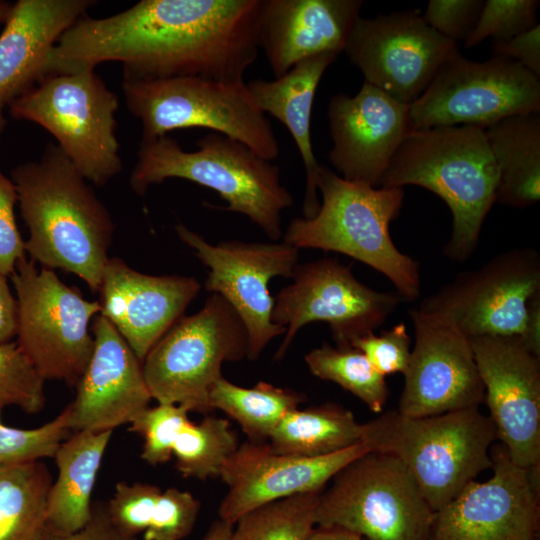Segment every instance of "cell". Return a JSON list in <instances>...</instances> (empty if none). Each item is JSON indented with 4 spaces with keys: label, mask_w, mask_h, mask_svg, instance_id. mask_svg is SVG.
<instances>
[{
    "label": "cell",
    "mask_w": 540,
    "mask_h": 540,
    "mask_svg": "<svg viewBox=\"0 0 540 540\" xmlns=\"http://www.w3.org/2000/svg\"><path fill=\"white\" fill-rule=\"evenodd\" d=\"M262 5L263 0H141L106 18L85 15L58 39L45 74L115 61L124 79L244 82L258 56Z\"/></svg>",
    "instance_id": "cell-1"
},
{
    "label": "cell",
    "mask_w": 540,
    "mask_h": 540,
    "mask_svg": "<svg viewBox=\"0 0 540 540\" xmlns=\"http://www.w3.org/2000/svg\"><path fill=\"white\" fill-rule=\"evenodd\" d=\"M28 228L25 251L47 269L73 273L97 292L109 259L114 224L109 211L56 144L38 161L10 174Z\"/></svg>",
    "instance_id": "cell-2"
},
{
    "label": "cell",
    "mask_w": 540,
    "mask_h": 540,
    "mask_svg": "<svg viewBox=\"0 0 540 540\" xmlns=\"http://www.w3.org/2000/svg\"><path fill=\"white\" fill-rule=\"evenodd\" d=\"M417 185L444 200L453 217L445 254L465 262L496 202L498 170L484 128L470 125L412 130L394 154L379 187Z\"/></svg>",
    "instance_id": "cell-3"
},
{
    "label": "cell",
    "mask_w": 540,
    "mask_h": 540,
    "mask_svg": "<svg viewBox=\"0 0 540 540\" xmlns=\"http://www.w3.org/2000/svg\"><path fill=\"white\" fill-rule=\"evenodd\" d=\"M187 152L169 135L141 140L131 171L132 191L143 196L151 185L169 178L195 182L216 191L224 210L248 217L271 240L282 236V212L293 197L281 183L280 169L244 143L216 132L196 141Z\"/></svg>",
    "instance_id": "cell-4"
},
{
    "label": "cell",
    "mask_w": 540,
    "mask_h": 540,
    "mask_svg": "<svg viewBox=\"0 0 540 540\" xmlns=\"http://www.w3.org/2000/svg\"><path fill=\"white\" fill-rule=\"evenodd\" d=\"M317 189L322 195L317 213L292 219L284 242L345 254L385 275L403 299L418 298L419 264L397 249L389 231L403 204V188L348 181L320 165Z\"/></svg>",
    "instance_id": "cell-5"
},
{
    "label": "cell",
    "mask_w": 540,
    "mask_h": 540,
    "mask_svg": "<svg viewBox=\"0 0 540 540\" xmlns=\"http://www.w3.org/2000/svg\"><path fill=\"white\" fill-rule=\"evenodd\" d=\"M494 425L479 406L412 417L397 410L362 423L361 442L399 459L434 512L491 468Z\"/></svg>",
    "instance_id": "cell-6"
},
{
    "label": "cell",
    "mask_w": 540,
    "mask_h": 540,
    "mask_svg": "<svg viewBox=\"0 0 540 540\" xmlns=\"http://www.w3.org/2000/svg\"><path fill=\"white\" fill-rule=\"evenodd\" d=\"M122 90L128 110L142 124L143 141L199 127L240 141L266 160L280 154L272 125L245 82L195 76L123 79Z\"/></svg>",
    "instance_id": "cell-7"
},
{
    "label": "cell",
    "mask_w": 540,
    "mask_h": 540,
    "mask_svg": "<svg viewBox=\"0 0 540 540\" xmlns=\"http://www.w3.org/2000/svg\"><path fill=\"white\" fill-rule=\"evenodd\" d=\"M118 96L94 69L51 74L15 99L9 114L47 130L80 174L103 186L122 170Z\"/></svg>",
    "instance_id": "cell-8"
},
{
    "label": "cell",
    "mask_w": 540,
    "mask_h": 540,
    "mask_svg": "<svg viewBox=\"0 0 540 540\" xmlns=\"http://www.w3.org/2000/svg\"><path fill=\"white\" fill-rule=\"evenodd\" d=\"M434 516L402 462L369 451L343 467L320 493L315 523L364 540H429Z\"/></svg>",
    "instance_id": "cell-9"
},
{
    "label": "cell",
    "mask_w": 540,
    "mask_h": 540,
    "mask_svg": "<svg viewBox=\"0 0 540 540\" xmlns=\"http://www.w3.org/2000/svg\"><path fill=\"white\" fill-rule=\"evenodd\" d=\"M248 336L234 309L212 293L193 315L180 318L142 362L152 399L208 413L224 362L247 358Z\"/></svg>",
    "instance_id": "cell-10"
},
{
    "label": "cell",
    "mask_w": 540,
    "mask_h": 540,
    "mask_svg": "<svg viewBox=\"0 0 540 540\" xmlns=\"http://www.w3.org/2000/svg\"><path fill=\"white\" fill-rule=\"evenodd\" d=\"M18 308L17 344L44 380L75 387L91 358V320L99 301L83 297L63 283L54 270L36 268L27 257L10 275Z\"/></svg>",
    "instance_id": "cell-11"
},
{
    "label": "cell",
    "mask_w": 540,
    "mask_h": 540,
    "mask_svg": "<svg viewBox=\"0 0 540 540\" xmlns=\"http://www.w3.org/2000/svg\"><path fill=\"white\" fill-rule=\"evenodd\" d=\"M540 111V81L520 63L493 56L478 62L456 53L410 105L413 130L470 125Z\"/></svg>",
    "instance_id": "cell-12"
},
{
    "label": "cell",
    "mask_w": 540,
    "mask_h": 540,
    "mask_svg": "<svg viewBox=\"0 0 540 540\" xmlns=\"http://www.w3.org/2000/svg\"><path fill=\"white\" fill-rule=\"evenodd\" d=\"M291 278L273 297L272 321L285 328L275 360L283 359L298 331L315 321L328 323L336 347H351L381 326L402 299L397 292L366 286L337 258L297 264Z\"/></svg>",
    "instance_id": "cell-13"
},
{
    "label": "cell",
    "mask_w": 540,
    "mask_h": 540,
    "mask_svg": "<svg viewBox=\"0 0 540 540\" xmlns=\"http://www.w3.org/2000/svg\"><path fill=\"white\" fill-rule=\"evenodd\" d=\"M539 292L538 252L514 248L460 273L418 308L448 321L468 338L521 337L528 302Z\"/></svg>",
    "instance_id": "cell-14"
},
{
    "label": "cell",
    "mask_w": 540,
    "mask_h": 540,
    "mask_svg": "<svg viewBox=\"0 0 540 540\" xmlns=\"http://www.w3.org/2000/svg\"><path fill=\"white\" fill-rule=\"evenodd\" d=\"M175 231L209 268L205 290L220 295L237 313L248 336L247 358L256 360L271 340L285 333L272 321L274 298L268 286L275 277L291 278L299 249L284 241L232 240L214 245L182 223Z\"/></svg>",
    "instance_id": "cell-15"
},
{
    "label": "cell",
    "mask_w": 540,
    "mask_h": 540,
    "mask_svg": "<svg viewBox=\"0 0 540 540\" xmlns=\"http://www.w3.org/2000/svg\"><path fill=\"white\" fill-rule=\"evenodd\" d=\"M344 51L365 82L408 105L459 52L457 43L431 28L415 11L359 17Z\"/></svg>",
    "instance_id": "cell-16"
},
{
    "label": "cell",
    "mask_w": 540,
    "mask_h": 540,
    "mask_svg": "<svg viewBox=\"0 0 540 540\" xmlns=\"http://www.w3.org/2000/svg\"><path fill=\"white\" fill-rule=\"evenodd\" d=\"M492 476L470 482L435 512L429 540H535L539 526V469L515 464L498 444Z\"/></svg>",
    "instance_id": "cell-17"
},
{
    "label": "cell",
    "mask_w": 540,
    "mask_h": 540,
    "mask_svg": "<svg viewBox=\"0 0 540 540\" xmlns=\"http://www.w3.org/2000/svg\"><path fill=\"white\" fill-rule=\"evenodd\" d=\"M496 437L512 461L540 466V357L517 336L469 338Z\"/></svg>",
    "instance_id": "cell-18"
},
{
    "label": "cell",
    "mask_w": 540,
    "mask_h": 540,
    "mask_svg": "<svg viewBox=\"0 0 540 540\" xmlns=\"http://www.w3.org/2000/svg\"><path fill=\"white\" fill-rule=\"evenodd\" d=\"M415 344L397 411L424 417L479 406L484 386L470 340L448 321L410 311Z\"/></svg>",
    "instance_id": "cell-19"
},
{
    "label": "cell",
    "mask_w": 540,
    "mask_h": 540,
    "mask_svg": "<svg viewBox=\"0 0 540 540\" xmlns=\"http://www.w3.org/2000/svg\"><path fill=\"white\" fill-rule=\"evenodd\" d=\"M410 105L364 82L355 96L334 95L327 116L328 158L348 181L379 187L397 149L413 130Z\"/></svg>",
    "instance_id": "cell-20"
},
{
    "label": "cell",
    "mask_w": 540,
    "mask_h": 540,
    "mask_svg": "<svg viewBox=\"0 0 540 540\" xmlns=\"http://www.w3.org/2000/svg\"><path fill=\"white\" fill-rule=\"evenodd\" d=\"M369 452L362 443L319 456L299 457L274 452L267 442L246 441L225 463L219 478L228 486L219 519L234 525L247 512L294 495L322 492L354 459Z\"/></svg>",
    "instance_id": "cell-21"
},
{
    "label": "cell",
    "mask_w": 540,
    "mask_h": 540,
    "mask_svg": "<svg viewBox=\"0 0 540 540\" xmlns=\"http://www.w3.org/2000/svg\"><path fill=\"white\" fill-rule=\"evenodd\" d=\"M94 347L79 379L75 398L64 409L71 431H113L130 424L152 400L142 362L115 327L94 317Z\"/></svg>",
    "instance_id": "cell-22"
},
{
    "label": "cell",
    "mask_w": 540,
    "mask_h": 540,
    "mask_svg": "<svg viewBox=\"0 0 540 540\" xmlns=\"http://www.w3.org/2000/svg\"><path fill=\"white\" fill-rule=\"evenodd\" d=\"M200 289L194 277L144 274L112 257L98 289L100 314L143 362L151 348L183 317Z\"/></svg>",
    "instance_id": "cell-23"
},
{
    "label": "cell",
    "mask_w": 540,
    "mask_h": 540,
    "mask_svg": "<svg viewBox=\"0 0 540 540\" xmlns=\"http://www.w3.org/2000/svg\"><path fill=\"white\" fill-rule=\"evenodd\" d=\"M362 5L360 0H263L259 48L275 78L309 57L344 51Z\"/></svg>",
    "instance_id": "cell-24"
},
{
    "label": "cell",
    "mask_w": 540,
    "mask_h": 540,
    "mask_svg": "<svg viewBox=\"0 0 540 540\" xmlns=\"http://www.w3.org/2000/svg\"><path fill=\"white\" fill-rule=\"evenodd\" d=\"M91 0H19L0 34V115L45 77L61 35L94 4Z\"/></svg>",
    "instance_id": "cell-25"
},
{
    "label": "cell",
    "mask_w": 540,
    "mask_h": 540,
    "mask_svg": "<svg viewBox=\"0 0 540 540\" xmlns=\"http://www.w3.org/2000/svg\"><path fill=\"white\" fill-rule=\"evenodd\" d=\"M337 56L335 53L315 55L297 63L286 74L274 80L246 83L258 109L279 120L288 129L298 148L306 174L304 218L313 217L320 207L317 195L320 164L315 158L311 142L314 96L322 75Z\"/></svg>",
    "instance_id": "cell-26"
},
{
    "label": "cell",
    "mask_w": 540,
    "mask_h": 540,
    "mask_svg": "<svg viewBox=\"0 0 540 540\" xmlns=\"http://www.w3.org/2000/svg\"><path fill=\"white\" fill-rule=\"evenodd\" d=\"M113 431H76L54 454L57 477L47 499L49 534L65 535L83 528L93 512L92 493Z\"/></svg>",
    "instance_id": "cell-27"
},
{
    "label": "cell",
    "mask_w": 540,
    "mask_h": 540,
    "mask_svg": "<svg viewBox=\"0 0 540 540\" xmlns=\"http://www.w3.org/2000/svg\"><path fill=\"white\" fill-rule=\"evenodd\" d=\"M498 170L496 202L524 208L540 198V115L517 114L484 129Z\"/></svg>",
    "instance_id": "cell-28"
},
{
    "label": "cell",
    "mask_w": 540,
    "mask_h": 540,
    "mask_svg": "<svg viewBox=\"0 0 540 540\" xmlns=\"http://www.w3.org/2000/svg\"><path fill=\"white\" fill-rule=\"evenodd\" d=\"M362 423L336 403L293 409L278 422L267 443L279 454L319 457L361 442Z\"/></svg>",
    "instance_id": "cell-29"
},
{
    "label": "cell",
    "mask_w": 540,
    "mask_h": 540,
    "mask_svg": "<svg viewBox=\"0 0 540 540\" xmlns=\"http://www.w3.org/2000/svg\"><path fill=\"white\" fill-rule=\"evenodd\" d=\"M52 477L41 461L0 467V540H46Z\"/></svg>",
    "instance_id": "cell-30"
},
{
    "label": "cell",
    "mask_w": 540,
    "mask_h": 540,
    "mask_svg": "<svg viewBox=\"0 0 540 540\" xmlns=\"http://www.w3.org/2000/svg\"><path fill=\"white\" fill-rule=\"evenodd\" d=\"M306 401L303 393L260 381L254 387L238 386L223 376L209 394L210 410L218 409L235 420L248 441L267 442L270 434L289 411Z\"/></svg>",
    "instance_id": "cell-31"
},
{
    "label": "cell",
    "mask_w": 540,
    "mask_h": 540,
    "mask_svg": "<svg viewBox=\"0 0 540 540\" xmlns=\"http://www.w3.org/2000/svg\"><path fill=\"white\" fill-rule=\"evenodd\" d=\"M239 445L227 419L206 415L199 422L185 423L174 443L172 456L183 477L206 480L220 476Z\"/></svg>",
    "instance_id": "cell-32"
},
{
    "label": "cell",
    "mask_w": 540,
    "mask_h": 540,
    "mask_svg": "<svg viewBox=\"0 0 540 540\" xmlns=\"http://www.w3.org/2000/svg\"><path fill=\"white\" fill-rule=\"evenodd\" d=\"M305 363L315 377L331 381L360 399L372 412L382 413L388 398L385 376L353 347H333L324 342L309 351Z\"/></svg>",
    "instance_id": "cell-33"
},
{
    "label": "cell",
    "mask_w": 540,
    "mask_h": 540,
    "mask_svg": "<svg viewBox=\"0 0 540 540\" xmlns=\"http://www.w3.org/2000/svg\"><path fill=\"white\" fill-rule=\"evenodd\" d=\"M320 493L294 495L247 512L233 525L230 540H306L316 526Z\"/></svg>",
    "instance_id": "cell-34"
},
{
    "label": "cell",
    "mask_w": 540,
    "mask_h": 540,
    "mask_svg": "<svg viewBox=\"0 0 540 540\" xmlns=\"http://www.w3.org/2000/svg\"><path fill=\"white\" fill-rule=\"evenodd\" d=\"M45 380L16 341L0 343V410L16 406L29 414L46 402Z\"/></svg>",
    "instance_id": "cell-35"
},
{
    "label": "cell",
    "mask_w": 540,
    "mask_h": 540,
    "mask_svg": "<svg viewBox=\"0 0 540 540\" xmlns=\"http://www.w3.org/2000/svg\"><path fill=\"white\" fill-rule=\"evenodd\" d=\"M0 410V467L54 457L59 445L70 435L67 412L31 429L3 423Z\"/></svg>",
    "instance_id": "cell-36"
},
{
    "label": "cell",
    "mask_w": 540,
    "mask_h": 540,
    "mask_svg": "<svg viewBox=\"0 0 540 540\" xmlns=\"http://www.w3.org/2000/svg\"><path fill=\"white\" fill-rule=\"evenodd\" d=\"M189 410L183 406L158 403L140 412L129 424V430L143 438L141 458L156 466L167 463L174 443L185 423Z\"/></svg>",
    "instance_id": "cell-37"
},
{
    "label": "cell",
    "mask_w": 540,
    "mask_h": 540,
    "mask_svg": "<svg viewBox=\"0 0 540 540\" xmlns=\"http://www.w3.org/2000/svg\"><path fill=\"white\" fill-rule=\"evenodd\" d=\"M538 0H487L484 1L477 23L465 40L470 48L488 37L493 41H507L531 30L536 25Z\"/></svg>",
    "instance_id": "cell-38"
},
{
    "label": "cell",
    "mask_w": 540,
    "mask_h": 540,
    "mask_svg": "<svg viewBox=\"0 0 540 540\" xmlns=\"http://www.w3.org/2000/svg\"><path fill=\"white\" fill-rule=\"evenodd\" d=\"M161 492L158 486L149 483L118 482L106 504L112 524L122 533L138 537L149 527Z\"/></svg>",
    "instance_id": "cell-39"
},
{
    "label": "cell",
    "mask_w": 540,
    "mask_h": 540,
    "mask_svg": "<svg viewBox=\"0 0 540 540\" xmlns=\"http://www.w3.org/2000/svg\"><path fill=\"white\" fill-rule=\"evenodd\" d=\"M201 504L194 495L176 487L162 491L142 540H183L193 530Z\"/></svg>",
    "instance_id": "cell-40"
},
{
    "label": "cell",
    "mask_w": 540,
    "mask_h": 540,
    "mask_svg": "<svg viewBox=\"0 0 540 540\" xmlns=\"http://www.w3.org/2000/svg\"><path fill=\"white\" fill-rule=\"evenodd\" d=\"M411 339L405 324L375 335L374 332L357 338L351 347L361 351L371 365L383 376L406 372L411 355Z\"/></svg>",
    "instance_id": "cell-41"
},
{
    "label": "cell",
    "mask_w": 540,
    "mask_h": 540,
    "mask_svg": "<svg viewBox=\"0 0 540 540\" xmlns=\"http://www.w3.org/2000/svg\"><path fill=\"white\" fill-rule=\"evenodd\" d=\"M482 0H430L424 21L443 37L457 43L473 31L480 16Z\"/></svg>",
    "instance_id": "cell-42"
},
{
    "label": "cell",
    "mask_w": 540,
    "mask_h": 540,
    "mask_svg": "<svg viewBox=\"0 0 540 540\" xmlns=\"http://www.w3.org/2000/svg\"><path fill=\"white\" fill-rule=\"evenodd\" d=\"M0 115V137L5 126ZM17 192L14 183L0 168V273L9 277L17 262L26 257L25 241L18 230L15 218Z\"/></svg>",
    "instance_id": "cell-43"
},
{
    "label": "cell",
    "mask_w": 540,
    "mask_h": 540,
    "mask_svg": "<svg viewBox=\"0 0 540 540\" xmlns=\"http://www.w3.org/2000/svg\"><path fill=\"white\" fill-rule=\"evenodd\" d=\"M493 56L514 60L540 78V26L507 41H493Z\"/></svg>",
    "instance_id": "cell-44"
},
{
    "label": "cell",
    "mask_w": 540,
    "mask_h": 540,
    "mask_svg": "<svg viewBox=\"0 0 540 540\" xmlns=\"http://www.w3.org/2000/svg\"><path fill=\"white\" fill-rule=\"evenodd\" d=\"M46 540H141L119 531L111 522L106 505H93V512L89 522L80 530L65 534H49Z\"/></svg>",
    "instance_id": "cell-45"
},
{
    "label": "cell",
    "mask_w": 540,
    "mask_h": 540,
    "mask_svg": "<svg viewBox=\"0 0 540 540\" xmlns=\"http://www.w3.org/2000/svg\"><path fill=\"white\" fill-rule=\"evenodd\" d=\"M18 308L7 276L0 273V343L12 341L17 334Z\"/></svg>",
    "instance_id": "cell-46"
},
{
    "label": "cell",
    "mask_w": 540,
    "mask_h": 540,
    "mask_svg": "<svg viewBox=\"0 0 540 540\" xmlns=\"http://www.w3.org/2000/svg\"><path fill=\"white\" fill-rule=\"evenodd\" d=\"M520 339L531 352L540 357V292L533 295L528 302Z\"/></svg>",
    "instance_id": "cell-47"
},
{
    "label": "cell",
    "mask_w": 540,
    "mask_h": 540,
    "mask_svg": "<svg viewBox=\"0 0 540 540\" xmlns=\"http://www.w3.org/2000/svg\"><path fill=\"white\" fill-rule=\"evenodd\" d=\"M306 540H361V537L336 527L315 526Z\"/></svg>",
    "instance_id": "cell-48"
},
{
    "label": "cell",
    "mask_w": 540,
    "mask_h": 540,
    "mask_svg": "<svg viewBox=\"0 0 540 540\" xmlns=\"http://www.w3.org/2000/svg\"><path fill=\"white\" fill-rule=\"evenodd\" d=\"M233 525H230L220 519L215 520L202 540H230Z\"/></svg>",
    "instance_id": "cell-49"
},
{
    "label": "cell",
    "mask_w": 540,
    "mask_h": 540,
    "mask_svg": "<svg viewBox=\"0 0 540 540\" xmlns=\"http://www.w3.org/2000/svg\"><path fill=\"white\" fill-rule=\"evenodd\" d=\"M13 4L0 0V24L5 23L9 18Z\"/></svg>",
    "instance_id": "cell-50"
},
{
    "label": "cell",
    "mask_w": 540,
    "mask_h": 540,
    "mask_svg": "<svg viewBox=\"0 0 540 540\" xmlns=\"http://www.w3.org/2000/svg\"><path fill=\"white\" fill-rule=\"evenodd\" d=\"M361 540H364V539L361 538Z\"/></svg>",
    "instance_id": "cell-51"
}]
</instances>
